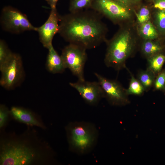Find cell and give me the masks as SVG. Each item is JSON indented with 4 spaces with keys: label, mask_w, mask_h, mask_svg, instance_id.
Wrapping results in <instances>:
<instances>
[{
    "label": "cell",
    "mask_w": 165,
    "mask_h": 165,
    "mask_svg": "<svg viewBox=\"0 0 165 165\" xmlns=\"http://www.w3.org/2000/svg\"><path fill=\"white\" fill-rule=\"evenodd\" d=\"M23 134H7L0 142V165H34L50 164L52 149L33 130Z\"/></svg>",
    "instance_id": "cell-1"
},
{
    "label": "cell",
    "mask_w": 165,
    "mask_h": 165,
    "mask_svg": "<svg viewBox=\"0 0 165 165\" xmlns=\"http://www.w3.org/2000/svg\"><path fill=\"white\" fill-rule=\"evenodd\" d=\"M100 16L95 11L82 10L60 16L58 33L70 43L95 48L105 40L106 29Z\"/></svg>",
    "instance_id": "cell-2"
},
{
    "label": "cell",
    "mask_w": 165,
    "mask_h": 165,
    "mask_svg": "<svg viewBox=\"0 0 165 165\" xmlns=\"http://www.w3.org/2000/svg\"><path fill=\"white\" fill-rule=\"evenodd\" d=\"M134 46L130 31L119 32L108 42L104 59L105 65L117 71L126 68V61Z\"/></svg>",
    "instance_id": "cell-3"
},
{
    "label": "cell",
    "mask_w": 165,
    "mask_h": 165,
    "mask_svg": "<svg viewBox=\"0 0 165 165\" xmlns=\"http://www.w3.org/2000/svg\"><path fill=\"white\" fill-rule=\"evenodd\" d=\"M86 50L79 45L69 43L62 51L61 57L66 68H68L79 80H85L84 68L87 59Z\"/></svg>",
    "instance_id": "cell-4"
},
{
    "label": "cell",
    "mask_w": 165,
    "mask_h": 165,
    "mask_svg": "<svg viewBox=\"0 0 165 165\" xmlns=\"http://www.w3.org/2000/svg\"><path fill=\"white\" fill-rule=\"evenodd\" d=\"M0 21L3 29L11 33L19 34L26 31H37V28L32 24L25 14L11 6L3 9Z\"/></svg>",
    "instance_id": "cell-5"
},
{
    "label": "cell",
    "mask_w": 165,
    "mask_h": 165,
    "mask_svg": "<svg viewBox=\"0 0 165 165\" xmlns=\"http://www.w3.org/2000/svg\"><path fill=\"white\" fill-rule=\"evenodd\" d=\"M0 70L2 75L1 85L9 90L16 87L20 82L24 75L20 56L13 53L6 62L0 65Z\"/></svg>",
    "instance_id": "cell-6"
},
{
    "label": "cell",
    "mask_w": 165,
    "mask_h": 165,
    "mask_svg": "<svg viewBox=\"0 0 165 165\" xmlns=\"http://www.w3.org/2000/svg\"><path fill=\"white\" fill-rule=\"evenodd\" d=\"M69 127L68 129V139L73 148L83 152L92 146L95 136L91 128L86 125L81 123Z\"/></svg>",
    "instance_id": "cell-7"
},
{
    "label": "cell",
    "mask_w": 165,
    "mask_h": 165,
    "mask_svg": "<svg viewBox=\"0 0 165 165\" xmlns=\"http://www.w3.org/2000/svg\"><path fill=\"white\" fill-rule=\"evenodd\" d=\"M91 8L115 22L129 18L131 16L129 7L112 0H94Z\"/></svg>",
    "instance_id": "cell-8"
},
{
    "label": "cell",
    "mask_w": 165,
    "mask_h": 165,
    "mask_svg": "<svg viewBox=\"0 0 165 165\" xmlns=\"http://www.w3.org/2000/svg\"><path fill=\"white\" fill-rule=\"evenodd\" d=\"M94 74L102 89L104 97L111 103L120 105L128 103L126 89L119 82L108 79L97 73Z\"/></svg>",
    "instance_id": "cell-9"
},
{
    "label": "cell",
    "mask_w": 165,
    "mask_h": 165,
    "mask_svg": "<svg viewBox=\"0 0 165 165\" xmlns=\"http://www.w3.org/2000/svg\"><path fill=\"white\" fill-rule=\"evenodd\" d=\"M60 16L56 8L51 9L49 17L45 23L37 28L40 41L43 46L47 49L52 45V40L58 33Z\"/></svg>",
    "instance_id": "cell-10"
},
{
    "label": "cell",
    "mask_w": 165,
    "mask_h": 165,
    "mask_svg": "<svg viewBox=\"0 0 165 165\" xmlns=\"http://www.w3.org/2000/svg\"><path fill=\"white\" fill-rule=\"evenodd\" d=\"M70 85L75 89L82 98L91 105L96 104L104 97L102 89L99 82L79 80L75 82H70Z\"/></svg>",
    "instance_id": "cell-11"
},
{
    "label": "cell",
    "mask_w": 165,
    "mask_h": 165,
    "mask_svg": "<svg viewBox=\"0 0 165 165\" xmlns=\"http://www.w3.org/2000/svg\"><path fill=\"white\" fill-rule=\"evenodd\" d=\"M10 116L15 120L28 126H35L45 129L46 127L38 116L30 110L23 108L13 106Z\"/></svg>",
    "instance_id": "cell-12"
},
{
    "label": "cell",
    "mask_w": 165,
    "mask_h": 165,
    "mask_svg": "<svg viewBox=\"0 0 165 165\" xmlns=\"http://www.w3.org/2000/svg\"><path fill=\"white\" fill-rule=\"evenodd\" d=\"M48 49V53L46 63L48 70L53 74L62 73L66 68L61 56L54 49L53 45Z\"/></svg>",
    "instance_id": "cell-13"
},
{
    "label": "cell",
    "mask_w": 165,
    "mask_h": 165,
    "mask_svg": "<svg viewBox=\"0 0 165 165\" xmlns=\"http://www.w3.org/2000/svg\"><path fill=\"white\" fill-rule=\"evenodd\" d=\"M165 62V55L159 53L148 58L147 69L153 73L156 76L161 71Z\"/></svg>",
    "instance_id": "cell-14"
},
{
    "label": "cell",
    "mask_w": 165,
    "mask_h": 165,
    "mask_svg": "<svg viewBox=\"0 0 165 165\" xmlns=\"http://www.w3.org/2000/svg\"><path fill=\"white\" fill-rule=\"evenodd\" d=\"M156 76L153 73L147 69L140 71L138 74L137 79L146 91L153 86Z\"/></svg>",
    "instance_id": "cell-15"
},
{
    "label": "cell",
    "mask_w": 165,
    "mask_h": 165,
    "mask_svg": "<svg viewBox=\"0 0 165 165\" xmlns=\"http://www.w3.org/2000/svg\"><path fill=\"white\" fill-rule=\"evenodd\" d=\"M141 24L139 33L144 39L145 40H153L158 37L157 31L149 20Z\"/></svg>",
    "instance_id": "cell-16"
},
{
    "label": "cell",
    "mask_w": 165,
    "mask_h": 165,
    "mask_svg": "<svg viewBox=\"0 0 165 165\" xmlns=\"http://www.w3.org/2000/svg\"><path fill=\"white\" fill-rule=\"evenodd\" d=\"M163 48L158 43L152 40H145L143 43L141 50L143 54L148 58L160 53Z\"/></svg>",
    "instance_id": "cell-17"
},
{
    "label": "cell",
    "mask_w": 165,
    "mask_h": 165,
    "mask_svg": "<svg viewBox=\"0 0 165 165\" xmlns=\"http://www.w3.org/2000/svg\"><path fill=\"white\" fill-rule=\"evenodd\" d=\"M126 69L128 71L130 76L129 86L126 89L127 94L138 96L143 94L145 91L144 87L129 70L127 68Z\"/></svg>",
    "instance_id": "cell-18"
},
{
    "label": "cell",
    "mask_w": 165,
    "mask_h": 165,
    "mask_svg": "<svg viewBox=\"0 0 165 165\" xmlns=\"http://www.w3.org/2000/svg\"><path fill=\"white\" fill-rule=\"evenodd\" d=\"M93 0H71L69 6V11L70 13H75L91 7Z\"/></svg>",
    "instance_id": "cell-19"
},
{
    "label": "cell",
    "mask_w": 165,
    "mask_h": 165,
    "mask_svg": "<svg viewBox=\"0 0 165 165\" xmlns=\"http://www.w3.org/2000/svg\"><path fill=\"white\" fill-rule=\"evenodd\" d=\"M13 53L9 50L6 43L2 40L0 41V65L6 62Z\"/></svg>",
    "instance_id": "cell-20"
},
{
    "label": "cell",
    "mask_w": 165,
    "mask_h": 165,
    "mask_svg": "<svg viewBox=\"0 0 165 165\" xmlns=\"http://www.w3.org/2000/svg\"><path fill=\"white\" fill-rule=\"evenodd\" d=\"M155 21L157 27L162 33L165 32V9H159L155 15Z\"/></svg>",
    "instance_id": "cell-21"
},
{
    "label": "cell",
    "mask_w": 165,
    "mask_h": 165,
    "mask_svg": "<svg viewBox=\"0 0 165 165\" xmlns=\"http://www.w3.org/2000/svg\"><path fill=\"white\" fill-rule=\"evenodd\" d=\"M153 86L156 90L165 89V69L160 72L156 76Z\"/></svg>",
    "instance_id": "cell-22"
},
{
    "label": "cell",
    "mask_w": 165,
    "mask_h": 165,
    "mask_svg": "<svg viewBox=\"0 0 165 165\" xmlns=\"http://www.w3.org/2000/svg\"><path fill=\"white\" fill-rule=\"evenodd\" d=\"M10 115V111L4 105L0 106V128H3L6 125Z\"/></svg>",
    "instance_id": "cell-23"
},
{
    "label": "cell",
    "mask_w": 165,
    "mask_h": 165,
    "mask_svg": "<svg viewBox=\"0 0 165 165\" xmlns=\"http://www.w3.org/2000/svg\"><path fill=\"white\" fill-rule=\"evenodd\" d=\"M139 23L141 24L148 20L150 17V13L146 7H142L138 13H135Z\"/></svg>",
    "instance_id": "cell-24"
},
{
    "label": "cell",
    "mask_w": 165,
    "mask_h": 165,
    "mask_svg": "<svg viewBox=\"0 0 165 165\" xmlns=\"http://www.w3.org/2000/svg\"><path fill=\"white\" fill-rule=\"evenodd\" d=\"M154 6L159 9H165V0H154Z\"/></svg>",
    "instance_id": "cell-25"
},
{
    "label": "cell",
    "mask_w": 165,
    "mask_h": 165,
    "mask_svg": "<svg viewBox=\"0 0 165 165\" xmlns=\"http://www.w3.org/2000/svg\"><path fill=\"white\" fill-rule=\"evenodd\" d=\"M126 6L129 7L130 6L134 3L132 0H112Z\"/></svg>",
    "instance_id": "cell-26"
},
{
    "label": "cell",
    "mask_w": 165,
    "mask_h": 165,
    "mask_svg": "<svg viewBox=\"0 0 165 165\" xmlns=\"http://www.w3.org/2000/svg\"><path fill=\"white\" fill-rule=\"evenodd\" d=\"M50 5L51 9L56 8V5L58 0H46Z\"/></svg>",
    "instance_id": "cell-27"
},
{
    "label": "cell",
    "mask_w": 165,
    "mask_h": 165,
    "mask_svg": "<svg viewBox=\"0 0 165 165\" xmlns=\"http://www.w3.org/2000/svg\"><path fill=\"white\" fill-rule=\"evenodd\" d=\"M135 0V1H138V0Z\"/></svg>",
    "instance_id": "cell-28"
},
{
    "label": "cell",
    "mask_w": 165,
    "mask_h": 165,
    "mask_svg": "<svg viewBox=\"0 0 165 165\" xmlns=\"http://www.w3.org/2000/svg\"><path fill=\"white\" fill-rule=\"evenodd\" d=\"M153 0V1H154V0Z\"/></svg>",
    "instance_id": "cell-29"
}]
</instances>
